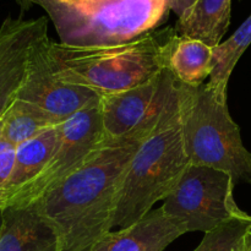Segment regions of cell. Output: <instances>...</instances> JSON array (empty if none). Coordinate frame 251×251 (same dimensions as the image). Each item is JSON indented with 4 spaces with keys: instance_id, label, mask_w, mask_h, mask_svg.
Wrapping results in <instances>:
<instances>
[{
    "instance_id": "1",
    "label": "cell",
    "mask_w": 251,
    "mask_h": 251,
    "mask_svg": "<svg viewBox=\"0 0 251 251\" xmlns=\"http://www.w3.org/2000/svg\"><path fill=\"white\" fill-rule=\"evenodd\" d=\"M180 82L129 134L104 137L86 161L31 205L53 228L58 251H90L113 229L115 208L130 162L178 100Z\"/></svg>"
},
{
    "instance_id": "2",
    "label": "cell",
    "mask_w": 251,
    "mask_h": 251,
    "mask_svg": "<svg viewBox=\"0 0 251 251\" xmlns=\"http://www.w3.org/2000/svg\"><path fill=\"white\" fill-rule=\"evenodd\" d=\"M174 27L156 29L131 42L103 47H73L50 42L60 75L100 98L117 95L158 76L168 65Z\"/></svg>"
},
{
    "instance_id": "3",
    "label": "cell",
    "mask_w": 251,
    "mask_h": 251,
    "mask_svg": "<svg viewBox=\"0 0 251 251\" xmlns=\"http://www.w3.org/2000/svg\"><path fill=\"white\" fill-rule=\"evenodd\" d=\"M48 14L60 43L103 47L158 29L171 11L180 17L195 0H31Z\"/></svg>"
},
{
    "instance_id": "4",
    "label": "cell",
    "mask_w": 251,
    "mask_h": 251,
    "mask_svg": "<svg viewBox=\"0 0 251 251\" xmlns=\"http://www.w3.org/2000/svg\"><path fill=\"white\" fill-rule=\"evenodd\" d=\"M186 95L188 86L183 85L178 100L130 162L118 198L113 228L123 229L142 220L156 202L164 201L190 166L183 130Z\"/></svg>"
},
{
    "instance_id": "5",
    "label": "cell",
    "mask_w": 251,
    "mask_h": 251,
    "mask_svg": "<svg viewBox=\"0 0 251 251\" xmlns=\"http://www.w3.org/2000/svg\"><path fill=\"white\" fill-rule=\"evenodd\" d=\"M183 130L190 164L226 172L235 184H251V153L229 114L227 93L217 92L207 83L188 87Z\"/></svg>"
},
{
    "instance_id": "6",
    "label": "cell",
    "mask_w": 251,
    "mask_h": 251,
    "mask_svg": "<svg viewBox=\"0 0 251 251\" xmlns=\"http://www.w3.org/2000/svg\"><path fill=\"white\" fill-rule=\"evenodd\" d=\"M235 181L228 173L205 166H190L161 206L186 233H208L247 212L234 200Z\"/></svg>"
},
{
    "instance_id": "7",
    "label": "cell",
    "mask_w": 251,
    "mask_h": 251,
    "mask_svg": "<svg viewBox=\"0 0 251 251\" xmlns=\"http://www.w3.org/2000/svg\"><path fill=\"white\" fill-rule=\"evenodd\" d=\"M50 42L46 36L34 46L16 98L38 108L59 125L71 115L98 104L102 98L90 88L69 82L60 75Z\"/></svg>"
},
{
    "instance_id": "8",
    "label": "cell",
    "mask_w": 251,
    "mask_h": 251,
    "mask_svg": "<svg viewBox=\"0 0 251 251\" xmlns=\"http://www.w3.org/2000/svg\"><path fill=\"white\" fill-rule=\"evenodd\" d=\"M104 137L100 103L59 124L58 140L48 164L15 206L31 205L55 188L86 161Z\"/></svg>"
},
{
    "instance_id": "9",
    "label": "cell",
    "mask_w": 251,
    "mask_h": 251,
    "mask_svg": "<svg viewBox=\"0 0 251 251\" xmlns=\"http://www.w3.org/2000/svg\"><path fill=\"white\" fill-rule=\"evenodd\" d=\"M48 36V19L6 17L0 26V115L16 100L34 46Z\"/></svg>"
},
{
    "instance_id": "10",
    "label": "cell",
    "mask_w": 251,
    "mask_h": 251,
    "mask_svg": "<svg viewBox=\"0 0 251 251\" xmlns=\"http://www.w3.org/2000/svg\"><path fill=\"white\" fill-rule=\"evenodd\" d=\"M176 83V78L166 68L149 82L103 97L100 109L104 136L117 139L136 129L168 96Z\"/></svg>"
},
{
    "instance_id": "11",
    "label": "cell",
    "mask_w": 251,
    "mask_h": 251,
    "mask_svg": "<svg viewBox=\"0 0 251 251\" xmlns=\"http://www.w3.org/2000/svg\"><path fill=\"white\" fill-rule=\"evenodd\" d=\"M184 234L183 226L158 207L135 225L105 234L90 251H164Z\"/></svg>"
},
{
    "instance_id": "12",
    "label": "cell",
    "mask_w": 251,
    "mask_h": 251,
    "mask_svg": "<svg viewBox=\"0 0 251 251\" xmlns=\"http://www.w3.org/2000/svg\"><path fill=\"white\" fill-rule=\"evenodd\" d=\"M0 251H58V239L33 206H10L2 210Z\"/></svg>"
},
{
    "instance_id": "13",
    "label": "cell",
    "mask_w": 251,
    "mask_h": 251,
    "mask_svg": "<svg viewBox=\"0 0 251 251\" xmlns=\"http://www.w3.org/2000/svg\"><path fill=\"white\" fill-rule=\"evenodd\" d=\"M59 134V125L16 147L12 172L2 194V208L17 205L48 164Z\"/></svg>"
},
{
    "instance_id": "14",
    "label": "cell",
    "mask_w": 251,
    "mask_h": 251,
    "mask_svg": "<svg viewBox=\"0 0 251 251\" xmlns=\"http://www.w3.org/2000/svg\"><path fill=\"white\" fill-rule=\"evenodd\" d=\"M230 16L232 0H195L178 17L174 28L179 37L199 39L215 48L229 28Z\"/></svg>"
},
{
    "instance_id": "15",
    "label": "cell",
    "mask_w": 251,
    "mask_h": 251,
    "mask_svg": "<svg viewBox=\"0 0 251 251\" xmlns=\"http://www.w3.org/2000/svg\"><path fill=\"white\" fill-rule=\"evenodd\" d=\"M167 68L180 83L188 87H199L212 74L213 47L199 39L176 36Z\"/></svg>"
},
{
    "instance_id": "16",
    "label": "cell",
    "mask_w": 251,
    "mask_h": 251,
    "mask_svg": "<svg viewBox=\"0 0 251 251\" xmlns=\"http://www.w3.org/2000/svg\"><path fill=\"white\" fill-rule=\"evenodd\" d=\"M0 122L2 136L14 147L58 125L38 108L17 98L0 115Z\"/></svg>"
},
{
    "instance_id": "17",
    "label": "cell",
    "mask_w": 251,
    "mask_h": 251,
    "mask_svg": "<svg viewBox=\"0 0 251 251\" xmlns=\"http://www.w3.org/2000/svg\"><path fill=\"white\" fill-rule=\"evenodd\" d=\"M250 44L251 15L227 41L213 48V70L210 80L206 83L217 92L227 93L230 75Z\"/></svg>"
},
{
    "instance_id": "18",
    "label": "cell",
    "mask_w": 251,
    "mask_h": 251,
    "mask_svg": "<svg viewBox=\"0 0 251 251\" xmlns=\"http://www.w3.org/2000/svg\"><path fill=\"white\" fill-rule=\"evenodd\" d=\"M251 230V216L235 218L211 232L205 233L194 251H240L245 235Z\"/></svg>"
},
{
    "instance_id": "19",
    "label": "cell",
    "mask_w": 251,
    "mask_h": 251,
    "mask_svg": "<svg viewBox=\"0 0 251 251\" xmlns=\"http://www.w3.org/2000/svg\"><path fill=\"white\" fill-rule=\"evenodd\" d=\"M15 152H16V147L14 146H9L0 151V207L1 208L2 194H4V189L12 172V167H14Z\"/></svg>"
},
{
    "instance_id": "20",
    "label": "cell",
    "mask_w": 251,
    "mask_h": 251,
    "mask_svg": "<svg viewBox=\"0 0 251 251\" xmlns=\"http://www.w3.org/2000/svg\"><path fill=\"white\" fill-rule=\"evenodd\" d=\"M240 251H251V230L245 235Z\"/></svg>"
},
{
    "instance_id": "21",
    "label": "cell",
    "mask_w": 251,
    "mask_h": 251,
    "mask_svg": "<svg viewBox=\"0 0 251 251\" xmlns=\"http://www.w3.org/2000/svg\"><path fill=\"white\" fill-rule=\"evenodd\" d=\"M16 2L20 6V9H21V12L28 11V10L32 7V5H33L31 2V0H16Z\"/></svg>"
},
{
    "instance_id": "22",
    "label": "cell",
    "mask_w": 251,
    "mask_h": 251,
    "mask_svg": "<svg viewBox=\"0 0 251 251\" xmlns=\"http://www.w3.org/2000/svg\"><path fill=\"white\" fill-rule=\"evenodd\" d=\"M2 227V208L0 207V230H1Z\"/></svg>"
}]
</instances>
